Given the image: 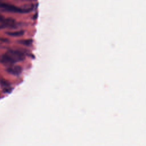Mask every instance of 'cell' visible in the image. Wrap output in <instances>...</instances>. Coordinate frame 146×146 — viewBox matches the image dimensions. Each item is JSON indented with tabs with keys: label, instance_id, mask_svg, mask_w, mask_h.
<instances>
[{
	"label": "cell",
	"instance_id": "cell-1",
	"mask_svg": "<svg viewBox=\"0 0 146 146\" xmlns=\"http://www.w3.org/2000/svg\"><path fill=\"white\" fill-rule=\"evenodd\" d=\"M23 54L18 51H9L3 54L1 57V61L3 63H13L23 59Z\"/></svg>",
	"mask_w": 146,
	"mask_h": 146
}]
</instances>
